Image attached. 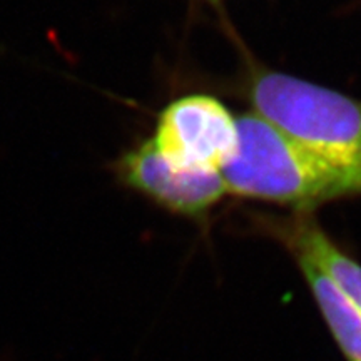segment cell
Segmentation results:
<instances>
[{"mask_svg": "<svg viewBox=\"0 0 361 361\" xmlns=\"http://www.w3.org/2000/svg\"><path fill=\"white\" fill-rule=\"evenodd\" d=\"M236 124V156L219 171L228 192L298 209L361 192L348 174L293 141L256 112L241 116Z\"/></svg>", "mask_w": 361, "mask_h": 361, "instance_id": "obj_1", "label": "cell"}, {"mask_svg": "<svg viewBox=\"0 0 361 361\" xmlns=\"http://www.w3.org/2000/svg\"><path fill=\"white\" fill-rule=\"evenodd\" d=\"M255 112L335 166L361 189V104L336 90L264 72L250 90Z\"/></svg>", "mask_w": 361, "mask_h": 361, "instance_id": "obj_2", "label": "cell"}, {"mask_svg": "<svg viewBox=\"0 0 361 361\" xmlns=\"http://www.w3.org/2000/svg\"><path fill=\"white\" fill-rule=\"evenodd\" d=\"M152 142L178 168L219 173L236 156L238 124L218 99L186 96L162 111Z\"/></svg>", "mask_w": 361, "mask_h": 361, "instance_id": "obj_3", "label": "cell"}, {"mask_svg": "<svg viewBox=\"0 0 361 361\" xmlns=\"http://www.w3.org/2000/svg\"><path fill=\"white\" fill-rule=\"evenodd\" d=\"M117 174L126 186L184 216L206 213L228 192L218 171L178 168L161 156L152 139L126 152L117 161Z\"/></svg>", "mask_w": 361, "mask_h": 361, "instance_id": "obj_4", "label": "cell"}, {"mask_svg": "<svg viewBox=\"0 0 361 361\" xmlns=\"http://www.w3.org/2000/svg\"><path fill=\"white\" fill-rule=\"evenodd\" d=\"M283 241L293 255H303L318 264L361 310V264L343 252L313 219L300 218L286 226Z\"/></svg>", "mask_w": 361, "mask_h": 361, "instance_id": "obj_5", "label": "cell"}, {"mask_svg": "<svg viewBox=\"0 0 361 361\" xmlns=\"http://www.w3.org/2000/svg\"><path fill=\"white\" fill-rule=\"evenodd\" d=\"M293 256L343 355L348 361H361V310L318 264L303 255Z\"/></svg>", "mask_w": 361, "mask_h": 361, "instance_id": "obj_6", "label": "cell"}, {"mask_svg": "<svg viewBox=\"0 0 361 361\" xmlns=\"http://www.w3.org/2000/svg\"><path fill=\"white\" fill-rule=\"evenodd\" d=\"M209 2H219V0H209Z\"/></svg>", "mask_w": 361, "mask_h": 361, "instance_id": "obj_7", "label": "cell"}]
</instances>
